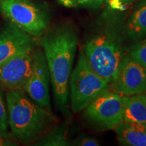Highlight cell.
<instances>
[{"label": "cell", "mask_w": 146, "mask_h": 146, "mask_svg": "<svg viewBox=\"0 0 146 146\" xmlns=\"http://www.w3.org/2000/svg\"><path fill=\"white\" fill-rule=\"evenodd\" d=\"M125 12L106 8L90 25L82 40L81 50L91 66L109 83L129 52Z\"/></svg>", "instance_id": "1"}, {"label": "cell", "mask_w": 146, "mask_h": 146, "mask_svg": "<svg viewBox=\"0 0 146 146\" xmlns=\"http://www.w3.org/2000/svg\"><path fill=\"white\" fill-rule=\"evenodd\" d=\"M78 42L77 29L66 22L50 27L37 38L50 71L55 106L65 118L71 116L69 82Z\"/></svg>", "instance_id": "2"}, {"label": "cell", "mask_w": 146, "mask_h": 146, "mask_svg": "<svg viewBox=\"0 0 146 146\" xmlns=\"http://www.w3.org/2000/svg\"><path fill=\"white\" fill-rule=\"evenodd\" d=\"M8 125L16 140L35 143L57 123L52 110L39 106L23 90L5 92Z\"/></svg>", "instance_id": "3"}, {"label": "cell", "mask_w": 146, "mask_h": 146, "mask_svg": "<svg viewBox=\"0 0 146 146\" xmlns=\"http://www.w3.org/2000/svg\"><path fill=\"white\" fill-rule=\"evenodd\" d=\"M0 13L5 21L35 38L50 27L48 5L33 0H0Z\"/></svg>", "instance_id": "4"}, {"label": "cell", "mask_w": 146, "mask_h": 146, "mask_svg": "<svg viewBox=\"0 0 146 146\" xmlns=\"http://www.w3.org/2000/svg\"><path fill=\"white\" fill-rule=\"evenodd\" d=\"M110 83L97 73L80 50L75 68L69 82L70 108L73 113L79 112L93 100L108 89Z\"/></svg>", "instance_id": "5"}, {"label": "cell", "mask_w": 146, "mask_h": 146, "mask_svg": "<svg viewBox=\"0 0 146 146\" xmlns=\"http://www.w3.org/2000/svg\"><path fill=\"white\" fill-rule=\"evenodd\" d=\"M83 116L98 131L114 129L123 122V96L112 89L104 91L83 110Z\"/></svg>", "instance_id": "6"}, {"label": "cell", "mask_w": 146, "mask_h": 146, "mask_svg": "<svg viewBox=\"0 0 146 146\" xmlns=\"http://www.w3.org/2000/svg\"><path fill=\"white\" fill-rule=\"evenodd\" d=\"M50 74L43 50L37 45L33 50L31 75L24 91L41 106L52 110L50 94Z\"/></svg>", "instance_id": "7"}, {"label": "cell", "mask_w": 146, "mask_h": 146, "mask_svg": "<svg viewBox=\"0 0 146 146\" xmlns=\"http://www.w3.org/2000/svg\"><path fill=\"white\" fill-rule=\"evenodd\" d=\"M110 89L121 96L146 92V67L127 54L122 60Z\"/></svg>", "instance_id": "8"}, {"label": "cell", "mask_w": 146, "mask_h": 146, "mask_svg": "<svg viewBox=\"0 0 146 146\" xmlns=\"http://www.w3.org/2000/svg\"><path fill=\"white\" fill-rule=\"evenodd\" d=\"M34 49L16 55L0 66V88L5 93L24 91L31 73Z\"/></svg>", "instance_id": "9"}, {"label": "cell", "mask_w": 146, "mask_h": 146, "mask_svg": "<svg viewBox=\"0 0 146 146\" xmlns=\"http://www.w3.org/2000/svg\"><path fill=\"white\" fill-rule=\"evenodd\" d=\"M37 45V38L5 21L0 30V66L16 55L33 50Z\"/></svg>", "instance_id": "10"}, {"label": "cell", "mask_w": 146, "mask_h": 146, "mask_svg": "<svg viewBox=\"0 0 146 146\" xmlns=\"http://www.w3.org/2000/svg\"><path fill=\"white\" fill-rule=\"evenodd\" d=\"M127 41L133 44L146 36V0H138L125 24Z\"/></svg>", "instance_id": "11"}, {"label": "cell", "mask_w": 146, "mask_h": 146, "mask_svg": "<svg viewBox=\"0 0 146 146\" xmlns=\"http://www.w3.org/2000/svg\"><path fill=\"white\" fill-rule=\"evenodd\" d=\"M123 122L146 123V95L123 96Z\"/></svg>", "instance_id": "12"}, {"label": "cell", "mask_w": 146, "mask_h": 146, "mask_svg": "<svg viewBox=\"0 0 146 146\" xmlns=\"http://www.w3.org/2000/svg\"><path fill=\"white\" fill-rule=\"evenodd\" d=\"M72 139L69 137L68 121L56 123L33 145L38 146H68Z\"/></svg>", "instance_id": "13"}, {"label": "cell", "mask_w": 146, "mask_h": 146, "mask_svg": "<svg viewBox=\"0 0 146 146\" xmlns=\"http://www.w3.org/2000/svg\"><path fill=\"white\" fill-rule=\"evenodd\" d=\"M120 145L146 146V135L130 123L122 122L114 129Z\"/></svg>", "instance_id": "14"}, {"label": "cell", "mask_w": 146, "mask_h": 146, "mask_svg": "<svg viewBox=\"0 0 146 146\" xmlns=\"http://www.w3.org/2000/svg\"><path fill=\"white\" fill-rule=\"evenodd\" d=\"M128 54L146 67V36L139 41L131 44L129 47Z\"/></svg>", "instance_id": "15"}, {"label": "cell", "mask_w": 146, "mask_h": 146, "mask_svg": "<svg viewBox=\"0 0 146 146\" xmlns=\"http://www.w3.org/2000/svg\"><path fill=\"white\" fill-rule=\"evenodd\" d=\"M58 2L68 8H87L96 9L104 3V0H58Z\"/></svg>", "instance_id": "16"}, {"label": "cell", "mask_w": 146, "mask_h": 146, "mask_svg": "<svg viewBox=\"0 0 146 146\" xmlns=\"http://www.w3.org/2000/svg\"><path fill=\"white\" fill-rule=\"evenodd\" d=\"M8 110H7L5 93L0 88V137L9 135Z\"/></svg>", "instance_id": "17"}, {"label": "cell", "mask_w": 146, "mask_h": 146, "mask_svg": "<svg viewBox=\"0 0 146 146\" xmlns=\"http://www.w3.org/2000/svg\"><path fill=\"white\" fill-rule=\"evenodd\" d=\"M70 145L72 146H99L100 141L94 137L85 134H81L71 141Z\"/></svg>", "instance_id": "18"}, {"label": "cell", "mask_w": 146, "mask_h": 146, "mask_svg": "<svg viewBox=\"0 0 146 146\" xmlns=\"http://www.w3.org/2000/svg\"><path fill=\"white\" fill-rule=\"evenodd\" d=\"M107 8L111 10L124 12L132 4L131 0H104Z\"/></svg>", "instance_id": "19"}, {"label": "cell", "mask_w": 146, "mask_h": 146, "mask_svg": "<svg viewBox=\"0 0 146 146\" xmlns=\"http://www.w3.org/2000/svg\"><path fill=\"white\" fill-rule=\"evenodd\" d=\"M132 125L136 129L145 133L146 135V123H131Z\"/></svg>", "instance_id": "20"}, {"label": "cell", "mask_w": 146, "mask_h": 146, "mask_svg": "<svg viewBox=\"0 0 146 146\" xmlns=\"http://www.w3.org/2000/svg\"><path fill=\"white\" fill-rule=\"evenodd\" d=\"M136 1V0H131V3H134L135 2V1Z\"/></svg>", "instance_id": "21"}]
</instances>
